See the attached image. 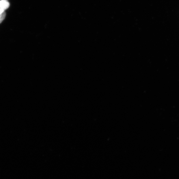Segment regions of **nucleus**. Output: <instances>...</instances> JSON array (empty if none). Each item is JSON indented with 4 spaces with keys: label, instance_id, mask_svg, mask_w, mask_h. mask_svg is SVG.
<instances>
[{
    "label": "nucleus",
    "instance_id": "7ed1b4c3",
    "mask_svg": "<svg viewBox=\"0 0 179 179\" xmlns=\"http://www.w3.org/2000/svg\"></svg>",
    "mask_w": 179,
    "mask_h": 179
},
{
    "label": "nucleus",
    "instance_id": "f03ea898",
    "mask_svg": "<svg viewBox=\"0 0 179 179\" xmlns=\"http://www.w3.org/2000/svg\"><path fill=\"white\" fill-rule=\"evenodd\" d=\"M6 15V14L5 12L4 13L0 14V24L3 21V20L5 18Z\"/></svg>",
    "mask_w": 179,
    "mask_h": 179
},
{
    "label": "nucleus",
    "instance_id": "f257e3e1",
    "mask_svg": "<svg viewBox=\"0 0 179 179\" xmlns=\"http://www.w3.org/2000/svg\"><path fill=\"white\" fill-rule=\"evenodd\" d=\"M10 7V3L7 0L0 1V14L4 12Z\"/></svg>",
    "mask_w": 179,
    "mask_h": 179
}]
</instances>
